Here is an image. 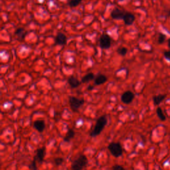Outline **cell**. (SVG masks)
I'll use <instances>...</instances> for the list:
<instances>
[{"label":"cell","mask_w":170,"mask_h":170,"mask_svg":"<svg viewBox=\"0 0 170 170\" xmlns=\"http://www.w3.org/2000/svg\"><path fill=\"white\" fill-rule=\"evenodd\" d=\"M16 35H17L20 38L23 39L26 35V33L23 28H19V29H17L16 31Z\"/></svg>","instance_id":"obj_17"},{"label":"cell","mask_w":170,"mask_h":170,"mask_svg":"<svg viewBox=\"0 0 170 170\" xmlns=\"http://www.w3.org/2000/svg\"><path fill=\"white\" fill-rule=\"evenodd\" d=\"M29 168L30 169H37V166H36V160L34 159L33 160V162H31V163L29 165Z\"/></svg>","instance_id":"obj_23"},{"label":"cell","mask_w":170,"mask_h":170,"mask_svg":"<svg viewBox=\"0 0 170 170\" xmlns=\"http://www.w3.org/2000/svg\"><path fill=\"white\" fill-rule=\"evenodd\" d=\"M118 53H119L121 56H125L128 52V49L125 47H120L119 49L117 50Z\"/></svg>","instance_id":"obj_19"},{"label":"cell","mask_w":170,"mask_h":170,"mask_svg":"<svg viewBox=\"0 0 170 170\" xmlns=\"http://www.w3.org/2000/svg\"><path fill=\"white\" fill-rule=\"evenodd\" d=\"M166 98V94H159L158 96H155L153 98V101L155 105H159L160 103H162V101Z\"/></svg>","instance_id":"obj_14"},{"label":"cell","mask_w":170,"mask_h":170,"mask_svg":"<svg viewBox=\"0 0 170 170\" xmlns=\"http://www.w3.org/2000/svg\"><path fill=\"white\" fill-rule=\"evenodd\" d=\"M82 0H70L69 2V6L70 7H76L81 3Z\"/></svg>","instance_id":"obj_20"},{"label":"cell","mask_w":170,"mask_h":170,"mask_svg":"<svg viewBox=\"0 0 170 170\" xmlns=\"http://www.w3.org/2000/svg\"><path fill=\"white\" fill-rule=\"evenodd\" d=\"M166 35H163V34H160L158 37V42L159 44H162L166 40Z\"/></svg>","instance_id":"obj_22"},{"label":"cell","mask_w":170,"mask_h":170,"mask_svg":"<svg viewBox=\"0 0 170 170\" xmlns=\"http://www.w3.org/2000/svg\"><path fill=\"white\" fill-rule=\"evenodd\" d=\"M55 163L56 166H60L64 162V159L62 158H56L55 159Z\"/></svg>","instance_id":"obj_21"},{"label":"cell","mask_w":170,"mask_h":170,"mask_svg":"<svg viewBox=\"0 0 170 170\" xmlns=\"http://www.w3.org/2000/svg\"><path fill=\"white\" fill-rule=\"evenodd\" d=\"M107 124V118L105 116H102L96 120V124L94 126V130L92 131L91 133V136L94 138L100 134L102 131L103 130L104 128Z\"/></svg>","instance_id":"obj_1"},{"label":"cell","mask_w":170,"mask_h":170,"mask_svg":"<svg viewBox=\"0 0 170 170\" xmlns=\"http://www.w3.org/2000/svg\"><path fill=\"white\" fill-rule=\"evenodd\" d=\"M74 135H75V132H74V130L72 129H69L67 132V134H66V136H65L63 140L66 141V142H69L70 140L74 138Z\"/></svg>","instance_id":"obj_15"},{"label":"cell","mask_w":170,"mask_h":170,"mask_svg":"<svg viewBox=\"0 0 170 170\" xmlns=\"http://www.w3.org/2000/svg\"><path fill=\"white\" fill-rule=\"evenodd\" d=\"M94 74L92 73H88L87 74L85 75V76H84L82 79H81V82L84 83H88L90 81H91V80H92L94 78Z\"/></svg>","instance_id":"obj_16"},{"label":"cell","mask_w":170,"mask_h":170,"mask_svg":"<svg viewBox=\"0 0 170 170\" xmlns=\"http://www.w3.org/2000/svg\"><path fill=\"white\" fill-rule=\"evenodd\" d=\"M87 163V158L84 155H81L73 162L71 165V169L73 170H81L86 167Z\"/></svg>","instance_id":"obj_2"},{"label":"cell","mask_w":170,"mask_h":170,"mask_svg":"<svg viewBox=\"0 0 170 170\" xmlns=\"http://www.w3.org/2000/svg\"><path fill=\"white\" fill-rule=\"evenodd\" d=\"M124 13L119 9H114L111 13V17L114 20H121L123 19Z\"/></svg>","instance_id":"obj_9"},{"label":"cell","mask_w":170,"mask_h":170,"mask_svg":"<svg viewBox=\"0 0 170 170\" xmlns=\"http://www.w3.org/2000/svg\"><path fill=\"white\" fill-rule=\"evenodd\" d=\"M100 46L103 49H107L111 46V38L108 34H105L101 37Z\"/></svg>","instance_id":"obj_5"},{"label":"cell","mask_w":170,"mask_h":170,"mask_svg":"<svg viewBox=\"0 0 170 170\" xmlns=\"http://www.w3.org/2000/svg\"><path fill=\"white\" fill-rule=\"evenodd\" d=\"M136 20V17L134 14L132 13H126L123 17V20L126 25H131L133 24Z\"/></svg>","instance_id":"obj_8"},{"label":"cell","mask_w":170,"mask_h":170,"mask_svg":"<svg viewBox=\"0 0 170 170\" xmlns=\"http://www.w3.org/2000/svg\"><path fill=\"white\" fill-rule=\"evenodd\" d=\"M134 98V94L131 91H126L121 96V101L126 104V105H128L130 104Z\"/></svg>","instance_id":"obj_6"},{"label":"cell","mask_w":170,"mask_h":170,"mask_svg":"<svg viewBox=\"0 0 170 170\" xmlns=\"http://www.w3.org/2000/svg\"><path fill=\"white\" fill-rule=\"evenodd\" d=\"M168 47H169V48H170V39H168Z\"/></svg>","instance_id":"obj_26"},{"label":"cell","mask_w":170,"mask_h":170,"mask_svg":"<svg viewBox=\"0 0 170 170\" xmlns=\"http://www.w3.org/2000/svg\"><path fill=\"white\" fill-rule=\"evenodd\" d=\"M92 88H93L92 87H89L88 88V91H91V90H92Z\"/></svg>","instance_id":"obj_27"},{"label":"cell","mask_w":170,"mask_h":170,"mask_svg":"<svg viewBox=\"0 0 170 170\" xmlns=\"http://www.w3.org/2000/svg\"><path fill=\"white\" fill-rule=\"evenodd\" d=\"M107 81V77L105 76V75L103 74H100L98 75V77H96L95 81H94V84L96 85H101L105 84Z\"/></svg>","instance_id":"obj_13"},{"label":"cell","mask_w":170,"mask_h":170,"mask_svg":"<svg viewBox=\"0 0 170 170\" xmlns=\"http://www.w3.org/2000/svg\"><path fill=\"white\" fill-rule=\"evenodd\" d=\"M156 112H157V115L159 117V119L161 120L162 121H165L166 120V116L164 115L163 112L161 108L158 107L157 108V110H156Z\"/></svg>","instance_id":"obj_18"},{"label":"cell","mask_w":170,"mask_h":170,"mask_svg":"<svg viewBox=\"0 0 170 170\" xmlns=\"http://www.w3.org/2000/svg\"><path fill=\"white\" fill-rule=\"evenodd\" d=\"M56 42L59 45H64L67 42V37L63 33H59L56 37Z\"/></svg>","instance_id":"obj_10"},{"label":"cell","mask_w":170,"mask_h":170,"mask_svg":"<svg viewBox=\"0 0 170 170\" xmlns=\"http://www.w3.org/2000/svg\"><path fill=\"white\" fill-rule=\"evenodd\" d=\"M112 169L114 170H124V168L122 166H120V165H115L114 166H113L112 168Z\"/></svg>","instance_id":"obj_24"},{"label":"cell","mask_w":170,"mask_h":170,"mask_svg":"<svg viewBox=\"0 0 170 170\" xmlns=\"http://www.w3.org/2000/svg\"><path fill=\"white\" fill-rule=\"evenodd\" d=\"M68 83L70 87L73 88H75L78 87L80 85H81L82 82H80L78 80L74 77H70L68 78Z\"/></svg>","instance_id":"obj_12"},{"label":"cell","mask_w":170,"mask_h":170,"mask_svg":"<svg viewBox=\"0 0 170 170\" xmlns=\"http://www.w3.org/2000/svg\"><path fill=\"white\" fill-rule=\"evenodd\" d=\"M108 149L111 154L116 158H119L123 154V150L119 143L112 142L108 146Z\"/></svg>","instance_id":"obj_3"},{"label":"cell","mask_w":170,"mask_h":170,"mask_svg":"<svg viewBox=\"0 0 170 170\" xmlns=\"http://www.w3.org/2000/svg\"><path fill=\"white\" fill-rule=\"evenodd\" d=\"M84 99L78 98L74 96H70L69 97V105L71 109L76 112L80 108H81L84 104Z\"/></svg>","instance_id":"obj_4"},{"label":"cell","mask_w":170,"mask_h":170,"mask_svg":"<svg viewBox=\"0 0 170 170\" xmlns=\"http://www.w3.org/2000/svg\"><path fill=\"white\" fill-rule=\"evenodd\" d=\"M34 128L39 132H42L45 130V123L43 120H36L34 124Z\"/></svg>","instance_id":"obj_11"},{"label":"cell","mask_w":170,"mask_h":170,"mask_svg":"<svg viewBox=\"0 0 170 170\" xmlns=\"http://www.w3.org/2000/svg\"><path fill=\"white\" fill-rule=\"evenodd\" d=\"M164 56H165V57H166V59L170 60V51L165 52V53H164Z\"/></svg>","instance_id":"obj_25"},{"label":"cell","mask_w":170,"mask_h":170,"mask_svg":"<svg viewBox=\"0 0 170 170\" xmlns=\"http://www.w3.org/2000/svg\"><path fill=\"white\" fill-rule=\"evenodd\" d=\"M45 156V147H42L37 150V153L34 159L39 163H42Z\"/></svg>","instance_id":"obj_7"}]
</instances>
